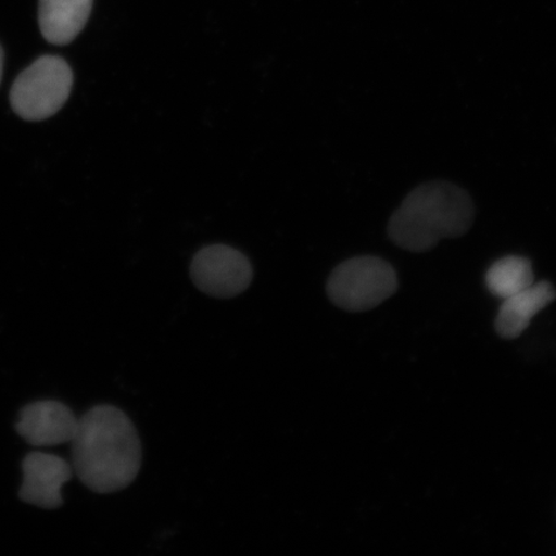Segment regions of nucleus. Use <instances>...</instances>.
<instances>
[{
	"label": "nucleus",
	"instance_id": "1",
	"mask_svg": "<svg viewBox=\"0 0 556 556\" xmlns=\"http://www.w3.org/2000/svg\"><path fill=\"white\" fill-rule=\"evenodd\" d=\"M72 443L74 475L96 493L119 492L136 481L142 444L128 415L111 405L88 409Z\"/></svg>",
	"mask_w": 556,
	"mask_h": 556
},
{
	"label": "nucleus",
	"instance_id": "2",
	"mask_svg": "<svg viewBox=\"0 0 556 556\" xmlns=\"http://www.w3.org/2000/svg\"><path fill=\"white\" fill-rule=\"evenodd\" d=\"M475 214V204L467 191L437 180L407 194L389 220L388 235L395 245L424 253L443 239L467 233Z\"/></svg>",
	"mask_w": 556,
	"mask_h": 556
},
{
	"label": "nucleus",
	"instance_id": "3",
	"mask_svg": "<svg viewBox=\"0 0 556 556\" xmlns=\"http://www.w3.org/2000/svg\"><path fill=\"white\" fill-rule=\"evenodd\" d=\"M74 75L64 59L43 55L13 83L10 100L24 121L40 122L64 108L73 89Z\"/></svg>",
	"mask_w": 556,
	"mask_h": 556
},
{
	"label": "nucleus",
	"instance_id": "4",
	"mask_svg": "<svg viewBox=\"0 0 556 556\" xmlns=\"http://www.w3.org/2000/svg\"><path fill=\"white\" fill-rule=\"evenodd\" d=\"M399 289L394 268L378 256H356L340 264L330 275L326 291L330 301L348 312L378 307Z\"/></svg>",
	"mask_w": 556,
	"mask_h": 556
},
{
	"label": "nucleus",
	"instance_id": "5",
	"mask_svg": "<svg viewBox=\"0 0 556 556\" xmlns=\"http://www.w3.org/2000/svg\"><path fill=\"white\" fill-rule=\"evenodd\" d=\"M191 278L203 293L219 299H231L250 287L253 267L239 250L226 245H212L194 255Z\"/></svg>",
	"mask_w": 556,
	"mask_h": 556
},
{
	"label": "nucleus",
	"instance_id": "6",
	"mask_svg": "<svg viewBox=\"0 0 556 556\" xmlns=\"http://www.w3.org/2000/svg\"><path fill=\"white\" fill-rule=\"evenodd\" d=\"M24 481L20 498L41 509L53 510L64 504L62 486L74 475L72 464L60 456L31 452L23 462Z\"/></svg>",
	"mask_w": 556,
	"mask_h": 556
},
{
	"label": "nucleus",
	"instance_id": "7",
	"mask_svg": "<svg viewBox=\"0 0 556 556\" xmlns=\"http://www.w3.org/2000/svg\"><path fill=\"white\" fill-rule=\"evenodd\" d=\"M78 424V417L64 403L47 400L21 409L16 430L31 446L53 447L72 442Z\"/></svg>",
	"mask_w": 556,
	"mask_h": 556
},
{
	"label": "nucleus",
	"instance_id": "8",
	"mask_svg": "<svg viewBox=\"0 0 556 556\" xmlns=\"http://www.w3.org/2000/svg\"><path fill=\"white\" fill-rule=\"evenodd\" d=\"M93 0H39L41 35L54 46L72 43L85 29Z\"/></svg>",
	"mask_w": 556,
	"mask_h": 556
},
{
	"label": "nucleus",
	"instance_id": "9",
	"mask_svg": "<svg viewBox=\"0 0 556 556\" xmlns=\"http://www.w3.org/2000/svg\"><path fill=\"white\" fill-rule=\"evenodd\" d=\"M556 298L551 282H534L530 288L504 299L496 318V330L504 339H516L530 326L534 316Z\"/></svg>",
	"mask_w": 556,
	"mask_h": 556
},
{
	"label": "nucleus",
	"instance_id": "10",
	"mask_svg": "<svg viewBox=\"0 0 556 556\" xmlns=\"http://www.w3.org/2000/svg\"><path fill=\"white\" fill-rule=\"evenodd\" d=\"M485 283L493 295L504 301L534 283L532 263L523 256H505L486 270Z\"/></svg>",
	"mask_w": 556,
	"mask_h": 556
},
{
	"label": "nucleus",
	"instance_id": "11",
	"mask_svg": "<svg viewBox=\"0 0 556 556\" xmlns=\"http://www.w3.org/2000/svg\"><path fill=\"white\" fill-rule=\"evenodd\" d=\"M3 62H4V53L2 47H0V80H2L3 75Z\"/></svg>",
	"mask_w": 556,
	"mask_h": 556
}]
</instances>
